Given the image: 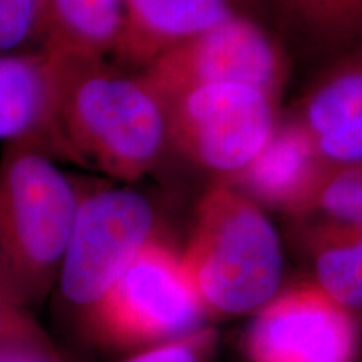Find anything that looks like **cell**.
Returning <instances> with one entry per match:
<instances>
[{
    "mask_svg": "<svg viewBox=\"0 0 362 362\" xmlns=\"http://www.w3.org/2000/svg\"><path fill=\"white\" fill-rule=\"evenodd\" d=\"M56 123L69 161L133 185L170 144L168 110L139 71L112 59L49 56Z\"/></svg>",
    "mask_w": 362,
    "mask_h": 362,
    "instance_id": "1",
    "label": "cell"
},
{
    "mask_svg": "<svg viewBox=\"0 0 362 362\" xmlns=\"http://www.w3.org/2000/svg\"><path fill=\"white\" fill-rule=\"evenodd\" d=\"M84 183L33 141L0 155V264L33 309L56 288L83 202Z\"/></svg>",
    "mask_w": 362,
    "mask_h": 362,
    "instance_id": "2",
    "label": "cell"
},
{
    "mask_svg": "<svg viewBox=\"0 0 362 362\" xmlns=\"http://www.w3.org/2000/svg\"><path fill=\"white\" fill-rule=\"evenodd\" d=\"M181 259L205 310L215 314H245L265 305L284 275L274 223L259 203L220 180L197 203Z\"/></svg>",
    "mask_w": 362,
    "mask_h": 362,
    "instance_id": "3",
    "label": "cell"
},
{
    "mask_svg": "<svg viewBox=\"0 0 362 362\" xmlns=\"http://www.w3.org/2000/svg\"><path fill=\"white\" fill-rule=\"evenodd\" d=\"M205 314L181 253L158 237L138 253L78 330L98 349L133 354L202 329Z\"/></svg>",
    "mask_w": 362,
    "mask_h": 362,
    "instance_id": "4",
    "label": "cell"
},
{
    "mask_svg": "<svg viewBox=\"0 0 362 362\" xmlns=\"http://www.w3.org/2000/svg\"><path fill=\"white\" fill-rule=\"evenodd\" d=\"M158 235L146 194L121 183H84L83 202L54 293L78 327L138 253Z\"/></svg>",
    "mask_w": 362,
    "mask_h": 362,
    "instance_id": "5",
    "label": "cell"
},
{
    "mask_svg": "<svg viewBox=\"0 0 362 362\" xmlns=\"http://www.w3.org/2000/svg\"><path fill=\"white\" fill-rule=\"evenodd\" d=\"M279 101L255 86L193 88L166 103L170 144L215 180L245 170L277 129Z\"/></svg>",
    "mask_w": 362,
    "mask_h": 362,
    "instance_id": "6",
    "label": "cell"
},
{
    "mask_svg": "<svg viewBox=\"0 0 362 362\" xmlns=\"http://www.w3.org/2000/svg\"><path fill=\"white\" fill-rule=\"evenodd\" d=\"M139 72L165 104L193 88L220 83L255 86L280 99L291 79L292 54L265 22L237 13Z\"/></svg>",
    "mask_w": 362,
    "mask_h": 362,
    "instance_id": "7",
    "label": "cell"
},
{
    "mask_svg": "<svg viewBox=\"0 0 362 362\" xmlns=\"http://www.w3.org/2000/svg\"><path fill=\"white\" fill-rule=\"evenodd\" d=\"M252 362H351L354 327L317 285H300L265 304L247 336Z\"/></svg>",
    "mask_w": 362,
    "mask_h": 362,
    "instance_id": "8",
    "label": "cell"
},
{
    "mask_svg": "<svg viewBox=\"0 0 362 362\" xmlns=\"http://www.w3.org/2000/svg\"><path fill=\"white\" fill-rule=\"evenodd\" d=\"M292 117L325 165H362V47L319 67Z\"/></svg>",
    "mask_w": 362,
    "mask_h": 362,
    "instance_id": "9",
    "label": "cell"
},
{
    "mask_svg": "<svg viewBox=\"0 0 362 362\" xmlns=\"http://www.w3.org/2000/svg\"><path fill=\"white\" fill-rule=\"evenodd\" d=\"M237 13L262 21L255 0H124V27L111 59L143 71L176 45Z\"/></svg>",
    "mask_w": 362,
    "mask_h": 362,
    "instance_id": "10",
    "label": "cell"
},
{
    "mask_svg": "<svg viewBox=\"0 0 362 362\" xmlns=\"http://www.w3.org/2000/svg\"><path fill=\"white\" fill-rule=\"evenodd\" d=\"M288 51L317 69L362 47V0H255Z\"/></svg>",
    "mask_w": 362,
    "mask_h": 362,
    "instance_id": "11",
    "label": "cell"
},
{
    "mask_svg": "<svg viewBox=\"0 0 362 362\" xmlns=\"http://www.w3.org/2000/svg\"><path fill=\"white\" fill-rule=\"evenodd\" d=\"M325 163L298 121H280L269 143L245 170L228 181L253 202L280 206L298 215L309 200Z\"/></svg>",
    "mask_w": 362,
    "mask_h": 362,
    "instance_id": "12",
    "label": "cell"
},
{
    "mask_svg": "<svg viewBox=\"0 0 362 362\" xmlns=\"http://www.w3.org/2000/svg\"><path fill=\"white\" fill-rule=\"evenodd\" d=\"M33 141L69 161L54 110L51 59L45 52L0 56V143Z\"/></svg>",
    "mask_w": 362,
    "mask_h": 362,
    "instance_id": "13",
    "label": "cell"
},
{
    "mask_svg": "<svg viewBox=\"0 0 362 362\" xmlns=\"http://www.w3.org/2000/svg\"><path fill=\"white\" fill-rule=\"evenodd\" d=\"M124 27V0H42L40 52L111 59Z\"/></svg>",
    "mask_w": 362,
    "mask_h": 362,
    "instance_id": "14",
    "label": "cell"
},
{
    "mask_svg": "<svg viewBox=\"0 0 362 362\" xmlns=\"http://www.w3.org/2000/svg\"><path fill=\"white\" fill-rule=\"evenodd\" d=\"M312 240L317 287L344 309L362 307V225L320 221Z\"/></svg>",
    "mask_w": 362,
    "mask_h": 362,
    "instance_id": "15",
    "label": "cell"
},
{
    "mask_svg": "<svg viewBox=\"0 0 362 362\" xmlns=\"http://www.w3.org/2000/svg\"><path fill=\"white\" fill-rule=\"evenodd\" d=\"M312 215L332 223L362 225V165H325L297 216Z\"/></svg>",
    "mask_w": 362,
    "mask_h": 362,
    "instance_id": "16",
    "label": "cell"
},
{
    "mask_svg": "<svg viewBox=\"0 0 362 362\" xmlns=\"http://www.w3.org/2000/svg\"><path fill=\"white\" fill-rule=\"evenodd\" d=\"M42 0H0V56L40 52Z\"/></svg>",
    "mask_w": 362,
    "mask_h": 362,
    "instance_id": "17",
    "label": "cell"
},
{
    "mask_svg": "<svg viewBox=\"0 0 362 362\" xmlns=\"http://www.w3.org/2000/svg\"><path fill=\"white\" fill-rule=\"evenodd\" d=\"M47 336L0 264V349Z\"/></svg>",
    "mask_w": 362,
    "mask_h": 362,
    "instance_id": "18",
    "label": "cell"
},
{
    "mask_svg": "<svg viewBox=\"0 0 362 362\" xmlns=\"http://www.w3.org/2000/svg\"><path fill=\"white\" fill-rule=\"evenodd\" d=\"M215 341V330L202 327L183 337L133 352L119 362H210Z\"/></svg>",
    "mask_w": 362,
    "mask_h": 362,
    "instance_id": "19",
    "label": "cell"
},
{
    "mask_svg": "<svg viewBox=\"0 0 362 362\" xmlns=\"http://www.w3.org/2000/svg\"><path fill=\"white\" fill-rule=\"evenodd\" d=\"M0 362H78L62 352L49 336L11 344L0 349Z\"/></svg>",
    "mask_w": 362,
    "mask_h": 362,
    "instance_id": "20",
    "label": "cell"
}]
</instances>
